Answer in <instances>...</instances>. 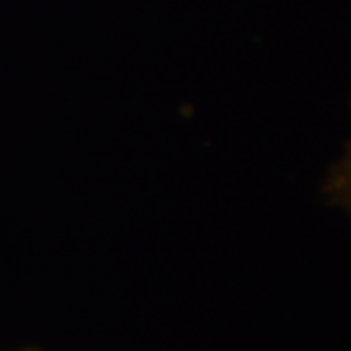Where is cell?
I'll list each match as a JSON object with an SVG mask.
<instances>
[{
	"instance_id": "1",
	"label": "cell",
	"mask_w": 351,
	"mask_h": 351,
	"mask_svg": "<svg viewBox=\"0 0 351 351\" xmlns=\"http://www.w3.org/2000/svg\"><path fill=\"white\" fill-rule=\"evenodd\" d=\"M322 191L328 203L341 207L351 217V141L346 145L341 158L330 168Z\"/></svg>"
}]
</instances>
